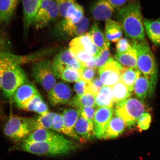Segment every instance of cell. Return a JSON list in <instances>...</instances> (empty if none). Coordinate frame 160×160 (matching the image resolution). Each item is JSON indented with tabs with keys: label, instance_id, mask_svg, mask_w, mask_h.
<instances>
[{
	"label": "cell",
	"instance_id": "f6af8a7d",
	"mask_svg": "<svg viewBox=\"0 0 160 160\" xmlns=\"http://www.w3.org/2000/svg\"><path fill=\"white\" fill-rule=\"evenodd\" d=\"M96 69L85 67L81 73V80L87 83H89L94 79Z\"/></svg>",
	"mask_w": 160,
	"mask_h": 160
},
{
	"label": "cell",
	"instance_id": "8d00e7d4",
	"mask_svg": "<svg viewBox=\"0 0 160 160\" xmlns=\"http://www.w3.org/2000/svg\"><path fill=\"white\" fill-rule=\"evenodd\" d=\"M111 58L109 48L102 50L99 55L94 58L96 69H99L108 61Z\"/></svg>",
	"mask_w": 160,
	"mask_h": 160
},
{
	"label": "cell",
	"instance_id": "7bdbcfd3",
	"mask_svg": "<svg viewBox=\"0 0 160 160\" xmlns=\"http://www.w3.org/2000/svg\"><path fill=\"white\" fill-rule=\"evenodd\" d=\"M151 122V117L148 113H144L138 120V126L140 129L147 130L148 129Z\"/></svg>",
	"mask_w": 160,
	"mask_h": 160
},
{
	"label": "cell",
	"instance_id": "74e56055",
	"mask_svg": "<svg viewBox=\"0 0 160 160\" xmlns=\"http://www.w3.org/2000/svg\"><path fill=\"white\" fill-rule=\"evenodd\" d=\"M104 86L99 78H96L90 83H87L85 92L91 93L95 97Z\"/></svg>",
	"mask_w": 160,
	"mask_h": 160
},
{
	"label": "cell",
	"instance_id": "277c9868",
	"mask_svg": "<svg viewBox=\"0 0 160 160\" xmlns=\"http://www.w3.org/2000/svg\"><path fill=\"white\" fill-rule=\"evenodd\" d=\"M147 111L144 102L137 98L129 97L116 104L114 113L123 120L127 127H131L137 123L139 118Z\"/></svg>",
	"mask_w": 160,
	"mask_h": 160
},
{
	"label": "cell",
	"instance_id": "ac0fdd59",
	"mask_svg": "<svg viewBox=\"0 0 160 160\" xmlns=\"http://www.w3.org/2000/svg\"><path fill=\"white\" fill-rule=\"evenodd\" d=\"M43 0H22L24 28L27 32Z\"/></svg>",
	"mask_w": 160,
	"mask_h": 160
},
{
	"label": "cell",
	"instance_id": "484cf974",
	"mask_svg": "<svg viewBox=\"0 0 160 160\" xmlns=\"http://www.w3.org/2000/svg\"><path fill=\"white\" fill-rule=\"evenodd\" d=\"M95 101L97 107L113 108L115 103L114 101L112 88L104 86L96 96Z\"/></svg>",
	"mask_w": 160,
	"mask_h": 160
},
{
	"label": "cell",
	"instance_id": "ab89813d",
	"mask_svg": "<svg viewBox=\"0 0 160 160\" xmlns=\"http://www.w3.org/2000/svg\"><path fill=\"white\" fill-rule=\"evenodd\" d=\"M43 101L42 98L39 93L30 99L21 109L28 111L35 112L36 109Z\"/></svg>",
	"mask_w": 160,
	"mask_h": 160
},
{
	"label": "cell",
	"instance_id": "6da1fadb",
	"mask_svg": "<svg viewBox=\"0 0 160 160\" xmlns=\"http://www.w3.org/2000/svg\"><path fill=\"white\" fill-rule=\"evenodd\" d=\"M117 18L127 37L134 41H145V31L139 1L119 10Z\"/></svg>",
	"mask_w": 160,
	"mask_h": 160
},
{
	"label": "cell",
	"instance_id": "4fadbf2b",
	"mask_svg": "<svg viewBox=\"0 0 160 160\" xmlns=\"http://www.w3.org/2000/svg\"><path fill=\"white\" fill-rule=\"evenodd\" d=\"M78 61L69 49L60 52L55 56L52 62V68L56 78H59L67 66L73 64Z\"/></svg>",
	"mask_w": 160,
	"mask_h": 160
},
{
	"label": "cell",
	"instance_id": "ee69618b",
	"mask_svg": "<svg viewBox=\"0 0 160 160\" xmlns=\"http://www.w3.org/2000/svg\"><path fill=\"white\" fill-rule=\"evenodd\" d=\"M52 129L58 132L65 134L62 117L61 115L56 113L53 120Z\"/></svg>",
	"mask_w": 160,
	"mask_h": 160
},
{
	"label": "cell",
	"instance_id": "2e32d148",
	"mask_svg": "<svg viewBox=\"0 0 160 160\" xmlns=\"http://www.w3.org/2000/svg\"><path fill=\"white\" fill-rule=\"evenodd\" d=\"M62 115L65 134L74 139L81 141L80 138L76 134L74 131L75 125L79 115L78 109H66Z\"/></svg>",
	"mask_w": 160,
	"mask_h": 160
},
{
	"label": "cell",
	"instance_id": "9a60e30c",
	"mask_svg": "<svg viewBox=\"0 0 160 160\" xmlns=\"http://www.w3.org/2000/svg\"><path fill=\"white\" fill-rule=\"evenodd\" d=\"M62 135L49 129L35 130L25 139V143L56 141L65 139Z\"/></svg>",
	"mask_w": 160,
	"mask_h": 160
},
{
	"label": "cell",
	"instance_id": "1f68e13d",
	"mask_svg": "<svg viewBox=\"0 0 160 160\" xmlns=\"http://www.w3.org/2000/svg\"><path fill=\"white\" fill-rule=\"evenodd\" d=\"M111 88L115 104L130 97L132 92L121 81L118 82Z\"/></svg>",
	"mask_w": 160,
	"mask_h": 160
},
{
	"label": "cell",
	"instance_id": "30bf717a",
	"mask_svg": "<svg viewBox=\"0 0 160 160\" xmlns=\"http://www.w3.org/2000/svg\"><path fill=\"white\" fill-rule=\"evenodd\" d=\"M72 91L68 85L59 82L48 92V99L52 106L68 104L72 98Z\"/></svg>",
	"mask_w": 160,
	"mask_h": 160
},
{
	"label": "cell",
	"instance_id": "d590c367",
	"mask_svg": "<svg viewBox=\"0 0 160 160\" xmlns=\"http://www.w3.org/2000/svg\"><path fill=\"white\" fill-rule=\"evenodd\" d=\"M81 72L66 69L62 72L60 78L63 81L69 82H76L81 79Z\"/></svg>",
	"mask_w": 160,
	"mask_h": 160
},
{
	"label": "cell",
	"instance_id": "e575fe53",
	"mask_svg": "<svg viewBox=\"0 0 160 160\" xmlns=\"http://www.w3.org/2000/svg\"><path fill=\"white\" fill-rule=\"evenodd\" d=\"M69 49L77 61L80 62L84 63L94 60L92 55L80 48L72 47H70Z\"/></svg>",
	"mask_w": 160,
	"mask_h": 160
},
{
	"label": "cell",
	"instance_id": "44dd1931",
	"mask_svg": "<svg viewBox=\"0 0 160 160\" xmlns=\"http://www.w3.org/2000/svg\"><path fill=\"white\" fill-rule=\"evenodd\" d=\"M133 90L137 98L143 102L147 97H151L154 93L148 79L141 72L135 82Z\"/></svg>",
	"mask_w": 160,
	"mask_h": 160
},
{
	"label": "cell",
	"instance_id": "cb8c5ba5",
	"mask_svg": "<svg viewBox=\"0 0 160 160\" xmlns=\"http://www.w3.org/2000/svg\"><path fill=\"white\" fill-rule=\"evenodd\" d=\"M145 30L148 37L156 45H160V18L149 19L144 18Z\"/></svg>",
	"mask_w": 160,
	"mask_h": 160
},
{
	"label": "cell",
	"instance_id": "83f0119b",
	"mask_svg": "<svg viewBox=\"0 0 160 160\" xmlns=\"http://www.w3.org/2000/svg\"><path fill=\"white\" fill-rule=\"evenodd\" d=\"M92 41L101 50L109 48V42L106 39L105 34L100 29L98 24L93 23L89 32Z\"/></svg>",
	"mask_w": 160,
	"mask_h": 160
},
{
	"label": "cell",
	"instance_id": "4316f807",
	"mask_svg": "<svg viewBox=\"0 0 160 160\" xmlns=\"http://www.w3.org/2000/svg\"><path fill=\"white\" fill-rule=\"evenodd\" d=\"M56 113L49 112L47 114L29 118L33 131L39 129H52L53 120Z\"/></svg>",
	"mask_w": 160,
	"mask_h": 160
},
{
	"label": "cell",
	"instance_id": "c3c4849f",
	"mask_svg": "<svg viewBox=\"0 0 160 160\" xmlns=\"http://www.w3.org/2000/svg\"><path fill=\"white\" fill-rule=\"evenodd\" d=\"M114 9H118L123 7L128 0H106Z\"/></svg>",
	"mask_w": 160,
	"mask_h": 160
},
{
	"label": "cell",
	"instance_id": "d4e9b609",
	"mask_svg": "<svg viewBox=\"0 0 160 160\" xmlns=\"http://www.w3.org/2000/svg\"><path fill=\"white\" fill-rule=\"evenodd\" d=\"M123 29L118 22L111 19L106 21L105 36L109 42H117L122 36Z\"/></svg>",
	"mask_w": 160,
	"mask_h": 160
},
{
	"label": "cell",
	"instance_id": "ba28073f",
	"mask_svg": "<svg viewBox=\"0 0 160 160\" xmlns=\"http://www.w3.org/2000/svg\"><path fill=\"white\" fill-rule=\"evenodd\" d=\"M60 15L55 0H43L32 25L42 28L57 19Z\"/></svg>",
	"mask_w": 160,
	"mask_h": 160
},
{
	"label": "cell",
	"instance_id": "5bb4252c",
	"mask_svg": "<svg viewBox=\"0 0 160 160\" xmlns=\"http://www.w3.org/2000/svg\"><path fill=\"white\" fill-rule=\"evenodd\" d=\"M38 93L39 92L35 86L29 82L18 88L13 98L17 107L21 108L30 99Z\"/></svg>",
	"mask_w": 160,
	"mask_h": 160
},
{
	"label": "cell",
	"instance_id": "ffe728a7",
	"mask_svg": "<svg viewBox=\"0 0 160 160\" xmlns=\"http://www.w3.org/2000/svg\"><path fill=\"white\" fill-rule=\"evenodd\" d=\"M127 125L123 120L115 115L112 117L108 124L102 139L108 140L116 138L124 131Z\"/></svg>",
	"mask_w": 160,
	"mask_h": 160
},
{
	"label": "cell",
	"instance_id": "7c38bea8",
	"mask_svg": "<svg viewBox=\"0 0 160 160\" xmlns=\"http://www.w3.org/2000/svg\"><path fill=\"white\" fill-rule=\"evenodd\" d=\"M89 23L88 19L83 17L78 22H74L65 19L60 22L58 27L65 34L71 37H77L85 33L88 28Z\"/></svg>",
	"mask_w": 160,
	"mask_h": 160
},
{
	"label": "cell",
	"instance_id": "bcb514c9",
	"mask_svg": "<svg viewBox=\"0 0 160 160\" xmlns=\"http://www.w3.org/2000/svg\"><path fill=\"white\" fill-rule=\"evenodd\" d=\"M87 83L82 80L76 82L74 85V88L78 97H81L85 92Z\"/></svg>",
	"mask_w": 160,
	"mask_h": 160
},
{
	"label": "cell",
	"instance_id": "7a4b0ae2",
	"mask_svg": "<svg viewBox=\"0 0 160 160\" xmlns=\"http://www.w3.org/2000/svg\"><path fill=\"white\" fill-rule=\"evenodd\" d=\"M132 45L137 55V68L148 79L154 91L157 79V68L154 57L145 41H134Z\"/></svg>",
	"mask_w": 160,
	"mask_h": 160
},
{
	"label": "cell",
	"instance_id": "5b68a950",
	"mask_svg": "<svg viewBox=\"0 0 160 160\" xmlns=\"http://www.w3.org/2000/svg\"><path fill=\"white\" fill-rule=\"evenodd\" d=\"M29 82L27 74L20 65L10 66L4 72L2 78L1 89L5 98L11 99L18 88Z\"/></svg>",
	"mask_w": 160,
	"mask_h": 160
},
{
	"label": "cell",
	"instance_id": "d6986e66",
	"mask_svg": "<svg viewBox=\"0 0 160 160\" xmlns=\"http://www.w3.org/2000/svg\"><path fill=\"white\" fill-rule=\"evenodd\" d=\"M114 10L106 0H98L92 7V15L97 21H106L111 19Z\"/></svg>",
	"mask_w": 160,
	"mask_h": 160
},
{
	"label": "cell",
	"instance_id": "8992f818",
	"mask_svg": "<svg viewBox=\"0 0 160 160\" xmlns=\"http://www.w3.org/2000/svg\"><path fill=\"white\" fill-rule=\"evenodd\" d=\"M32 75L38 83L42 86L48 92L57 83L56 78L50 60H43L35 63L32 68Z\"/></svg>",
	"mask_w": 160,
	"mask_h": 160
},
{
	"label": "cell",
	"instance_id": "7402d4cb",
	"mask_svg": "<svg viewBox=\"0 0 160 160\" xmlns=\"http://www.w3.org/2000/svg\"><path fill=\"white\" fill-rule=\"evenodd\" d=\"M74 131L81 141L91 139L95 136L94 123L87 121L79 114L75 125Z\"/></svg>",
	"mask_w": 160,
	"mask_h": 160
},
{
	"label": "cell",
	"instance_id": "7dc6e473",
	"mask_svg": "<svg viewBox=\"0 0 160 160\" xmlns=\"http://www.w3.org/2000/svg\"><path fill=\"white\" fill-rule=\"evenodd\" d=\"M48 107L44 102L43 101L35 110V112L40 116H44L49 113Z\"/></svg>",
	"mask_w": 160,
	"mask_h": 160
},
{
	"label": "cell",
	"instance_id": "3957f363",
	"mask_svg": "<svg viewBox=\"0 0 160 160\" xmlns=\"http://www.w3.org/2000/svg\"><path fill=\"white\" fill-rule=\"evenodd\" d=\"M78 145L67 139L56 141L24 142L23 151L38 155L58 156L67 154L77 148Z\"/></svg>",
	"mask_w": 160,
	"mask_h": 160
},
{
	"label": "cell",
	"instance_id": "60d3db41",
	"mask_svg": "<svg viewBox=\"0 0 160 160\" xmlns=\"http://www.w3.org/2000/svg\"><path fill=\"white\" fill-rule=\"evenodd\" d=\"M97 108L84 107L77 109L79 110V114L82 117L87 121L93 123L94 118Z\"/></svg>",
	"mask_w": 160,
	"mask_h": 160
},
{
	"label": "cell",
	"instance_id": "b9f144b4",
	"mask_svg": "<svg viewBox=\"0 0 160 160\" xmlns=\"http://www.w3.org/2000/svg\"><path fill=\"white\" fill-rule=\"evenodd\" d=\"M116 48L117 53H122L129 51L132 47L128 39L122 38L117 42Z\"/></svg>",
	"mask_w": 160,
	"mask_h": 160
},
{
	"label": "cell",
	"instance_id": "8fae6325",
	"mask_svg": "<svg viewBox=\"0 0 160 160\" xmlns=\"http://www.w3.org/2000/svg\"><path fill=\"white\" fill-rule=\"evenodd\" d=\"M113 108L99 107L94 118V135L99 139H102L106 128L112 117Z\"/></svg>",
	"mask_w": 160,
	"mask_h": 160
},
{
	"label": "cell",
	"instance_id": "f1b7e54d",
	"mask_svg": "<svg viewBox=\"0 0 160 160\" xmlns=\"http://www.w3.org/2000/svg\"><path fill=\"white\" fill-rule=\"evenodd\" d=\"M115 59L125 67L137 68V53L133 47L127 52L116 54Z\"/></svg>",
	"mask_w": 160,
	"mask_h": 160
},
{
	"label": "cell",
	"instance_id": "e0dca14e",
	"mask_svg": "<svg viewBox=\"0 0 160 160\" xmlns=\"http://www.w3.org/2000/svg\"><path fill=\"white\" fill-rule=\"evenodd\" d=\"M70 47H75L82 49L92 55L94 58L98 56L102 50L99 49L92 41L89 32L76 37L70 43Z\"/></svg>",
	"mask_w": 160,
	"mask_h": 160
},
{
	"label": "cell",
	"instance_id": "52a82bcc",
	"mask_svg": "<svg viewBox=\"0 0 160 160\" xmlns=\"http://www.w3.org/2000/svg\"><path fill=\"white\" fill-rule=\"evenodd\" d=\"M32 132L29 118L17 116L10 118L4 128L5 135L16 141L25 139Z\"/></svg>",
	"mask_w": 160,
	"mask_h": 160
},
{
	"label": "cell",
	"instance_id": "d6a6232c",
	"mask_svg": "<svg viewBox=\"0 0 160 160\" xmlns=\"http://www.w3.org/2000/svg\"><path fill=\"white\" fill-rule=\"evenodd\" d=\"M17 63L15 55L5 52H0V89L4 72L10 66L17 65ZM1 110L0 107V111Z\"/></svg>",
	"mask_w": 160,
	"mask_h": 160
},
{
	"label": "cell",
	"instance_id": "603a6c76",
	"mask_svg": "<svg viewBox=\"0 0 160 160\" xmlns=\"http://www.w3.org/2000/svg\"><path fill=\"white\" fill-rule=\"evenodd\" d=\"M18 0H0V24H9L17 7Z\"/></svg>",
	"mask_w": 160,
	"mask_h": 160
},
{
	"label": "cell",
	"instance_id": "4dcf8cb0",
	"mask_svg": "<svg viewBox=\"0 0 160 160\" xmlns=\"http://www.w3.org/2000/svg\"><path fill=\"white\" fill-rule=\"evenodd\" d=\"M140 73L137 68L125 67L122 72L120 81L128 88L130 91L133 92L134 86Z\"/></svg>",
	"mask_w": 160,
	"mask_h": 160
},
{
	"label": "cell",
	"instance_id": "f35d334b",
	"mask_svg": "<svg viewBox=\"0 0 160 160\" xmlns=\"http://www.w3.org/2000/svg\"><path fill=\"white\" fill-rule=\"evenodd\" d=\"M57 2L59 14L61 17H66L68 9L77 2L76 0H55Z\"/></svg>",
	"mask_w": 160,
	"mask_h": 160
},
{
	"label": "cell",
	"instance_id": "f546056e",
	"mask_svg": "<svg viewBox=\"0 0 160 160\" xmlns=\"http://www.w3.org/2000/svg\"><path fill=\"white\" fill-rule=\"evenodd\" d=\"M95 97L92 94L85 92L81 97L77 95L74 97L68 105L78 108L84 107H97L96 105Z\"/></svg>",
	"mask_w": 160,
	"mask_h": 160
},
{
	"label": "cell",
	"instance_id": "836d02e7",
	"mask_svg": "<svg viewBox=\"0 0 160 160\" xmlns=\"http://www.w3.org/2000/svg\"><path fill=\"white\" fill-rule=\"evenodd\" d=\"M84 13L83 7L76 3L68 9L65 19L74 22H78L84 17Z\"/></svg>",
	"mask_w": 160,
	"mask_h": 160
},
{
	"label": "cell",
	"instance_id": "9c48e42d",
	"mask_svg": "<svg viewBox=\"0 0 160 160\" xmlns=\"http://www.w3.org/2000/svg\"><path fill=\"white\" fill-rule=\"evenodd\" d=\"M125 67L111 57L107 63L99 69V79L104 86L112 87L121 80Z\"/></svg>",
	"mask_w": 160,
	"mask_h": 160
}]
</instances>
